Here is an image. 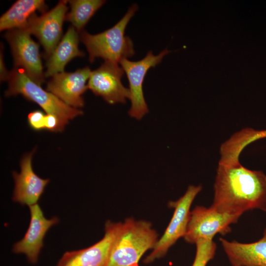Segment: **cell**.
Returning a JSON list of instances; mask_svg holds the SVG:
<instances>
[{
    "label": "cell",
    "instance_id": "1",
    "mask_svg": "<svg viewBox=\"0 0 266 266\" xmlns=\"http://www.w3.org/2000/svg\"><path fill=\"white\" fill-rule=\"evenodd\" d=\"M212 207L223 213L241 215L259 209L266 212V175L240 163L218 165Z\"/></svg>",
    "mask_w": 266,
    "mask_h": 266
},
{
    "label": "cell",
    "instance_id": "2",
    "mask_svg": "<svg viewBox=\"0 0 266 266\" xmlns=\"http://www.w3.org/2000/svg\"><path fill=\"white\" fill-rule=\"evenodd\" d=\"M151 223L129 218L122 223L115 238L106 266H129L138 263L158 240Z\"/></svg>",
    "mask_w": 266,
    "mask_h": 266
},
{
    "label": "cell",
    "instance_id": "3",
    "mask_svg": "<svg viewBox=\"0 0 266 266\" xmlns=\"http://www.w3.org/2000/svg\"><path fill=\"white\" fill-rule=\"evenodd\" d=\"M137 8L133 4L120 21L102 33L91 34L85 31L80 32V40L86 48L90 62L100 58L104 61L119 64L122 60L134 55L133 42L125 32Z\"/></svg>",
    "mask_w": 266,
    "mask_h": 266
},
{
    "label": "cell",
    "instance_id": "4",
    "mask_svg": "<svg viewBox=\"0 0 266 266\" xmlns=\"http://www.w3.org/2000/svg\"><path fill=\"white\" fill-rule=\"evenodd\" d=\"M8 81L6 96L21 94L37 104L47 114L58 117L65 126L69 120L83 114L82 110L66 104L51 93L43 89L21 68L14 67L10 72Z\"/></svg>",
    "mask_w": 266,
    "mask_h": 266
},
{
    "label": "cell",
    "instance_id": "5",
    "mask_svg": "<svg viewBox=\"0 0 266 266\" xmlns=\"http://www.w3.org/2000/svg\"><path fill=\"white\" fill-rule=\"evenodd\" d=\"M201 189V185H190L180 199L168 202L169 207L174 209L173 216L164 234L145 258V264H150L163 257L178 239L184 237L189 220L191 206Z\"/></svg>",
    "mask_w": 266,
    "mask_h": 266
},
{
    "label": "cell",
    "instance_id": "6",
    "mask_svg": "<svg viewBox=\"0 0 266 266\" xmlns=\"http://www.w3.org/2000/svg\"><path fill=\"white\" fill-rule=\"evenodd\" d=\"M239 215L219 212L212 207L197 206L190 212L187 230L183 238L195 244L201 239L213 240L217 233L226 234L231 231L230 225L237 222Z\"/></svg>",
    "mask_w": 266,
    "mask_h": 266
},
{
    "label": "cell",
    "instance_id": "7",
    "mask_svg": "<svg viewBox=\"0 0 266 266\" xmlns=\"http://www.w3.org/2000/svg\"><path fill=\"white\" fill-rule=\"evenodd\" d=\"M4 36L9 44L15 67L23 69L31 80L41 85L45 77L38 44L23 28L7 30Z\"/></svg>",
    "mask_w": 266,
    "mask_h": 266
},
{
    "label": "cell",
    "instance_id": "8",
    "mask_svg": "<svg viewBox=\"0 0 266 266\" xmlns=\"http://www.w3.org/2000/svg\"><path fill=\"white\" fill-rule=\"evenodd\" d=\"M170 52L166 49L158 55H154L150 51L139 61H131L124 59L119 63L129 83L131 106L129 114L131 117L140 120L148 112L142 87L145 76L150 68L155 67Z\"/></svg>",
    "mask_w": 266,
    "mask_h": 266
},
{
    "label": "cell",
    "instance_id": "9",
    "mask_svg": "<svg viewBox=\"0 0 266 266\" xmlns=\"http://www.w3.org/2000/svg\"><path fill=\"white\" fill-rule=\"evenodd\" d=\"M67 3L68 0H60L53 8L43 13L41 16L33 14L23 28L38 39L47 58L62 37L63 22L68 10Z\"/></svg>",
    "mask_w": 266,
    "mask_h": 266
},
{
    "label": "cell",
    "instance_id": "10",
    "mask_svg": "<svg viewBox=\"0 0 266 266\" xmlns=\"http://www.w3.org/2000/svg\"><path fill=\"white\" fill-rule=\"evenodd\" d=\"M124 73L118 64L104 61L99 67L91 71L88 88L109 104L125 103L130 99L131 94L129 89L122 83Z\"/></svg>",
    "mask_w": 266,
    "mask_h": 266
},
{
    "label": "cell",
    "instance_id": "11",
    "mask_svg": "<svg viewBox=\"0 0 266 266\" xmlns=\"http://www.w3.org/2000/svg\"><path fill=\"white\" fill-rule=\"evenodd\" d=\"M121 222L107 221L103 237L84 249L64 253L56 266H106Z\"/></svg>",
    "mask_w": 266,
    "mask_h": 266
},
{
    "label": "cell",
    "instance_id": "12",
    "mask_svg": "<svg viewBox=\"0 0 266 266\" xmlns=\"http://www.w3.org/2000/svg\"><path fill=\"white\" fill-rule=\"evenodd\" d=\"M29 207L30 221L24 237L14 244L12 251L25 255L29 263L36 264L43 246L44 238L50 229L59 222L58 217L46 218L38 203Z\"/></svg>",
    "mask_w": 266,
    "mask_h": 266
},
{
    "label": "cell",
    "instance_id": "13",
    "mask_svg": "<svg viewBox=\"0 0 266 266\" xmlns=\"http://www.w3.org/2000/svg\"><path fill=\"white\" fill-rule=\"evenodd\" d=\"M91 71L86 66L72 72L56 74L48 82L46 90L71 107H82L84 105L82 95L88 89L87 82Z\"/></svg>",
    "mask_w": 266,
    "mask_h": 266
},
{
    "label": "cell",
    "instance_id": "14",
    "mask_svg": "<svg viewBox=\"0 0 266 266\" xmlns=\"http://www.w3.org/2000/svg\"><path fill=\"white\" fill-rule=\"evenodd\" d=\"M35 150L26 154L20 162V171H13L14 188L12 200L22 205L30 207L38 203L44 189L50 182L43 179L34 172L32 164Z\"/></svg>",
    "mask_w": 266,
    "mask_h": 266
},
{
    "label": "cell",
    "instance_id": "15",
    "mask_svg": "<svg viewBox=\"0 0 266 266\" xmlns=\"http://www.w3.org/2000/svg\"><path fill=\"white\" fill-rule=\"evenodd\" d=\"M219 240L233 266H266V228L263 237L254 242L229 241L222 237Z\"/></svg>",
    "mask_w": 266,
    "mask_h": 266
},
{
    "label": "cell",
    "instance_id": "16",
    "mask_svg": "<svg viewBox=\"0 0 266 266\" xmlns=\"http://www.w3.org/2000/svg\"><path fill=\"white\" fill-rule=\"evenodd\" d=\"M79 33L70 26L52 54L47 58L45 77H52L64 72L66 65L77 57H83L85 54L78 47Z\"/></svg>",
    "mask_w": 266,
    "mask_h": 266
},
{
    "label": "cell",
    "instance_id": "17",
    "mask_svg": "<svg viewBox=\"0 0 266 266\" xmlns=\"http://www.w3.org/2000/svg\"><path fill=\"white\" fill-rule=\"evenodd\" d=\"M47 6L43 0H18L0 18V31L22 29L36 11L44 13Z\"/></svg>",
    "mask_w": 266,
    "mask_h": 266
},
{
    "label": "cell",
    "instance_id": "18",
    "mask_svg": "<svg viewBox=\"0 0 266 266\" xmlns=\"http://www.w3.org/2000/svg\"><path fill=\"white\" fill-rule=\"evenodd\" d=\"M105 2L102 0H68L70 10L66 13L65 20L71 23L76 30L80 33Z\"/></svg>",
    "mask_w": 266,
    "mask_h": 266
},
{
    "label": "cell",
    "instance_id": "19",
    "mask_svg": "<svg viewBox=\"0 0 266 266\" xmlns=\"http://www.w3.org/2000/svg\"><path fill=\"white\" fill-rule=\"evenodd\" d=\"M196 252L192 266H206L212 260L216 250V245L213 240L201 239L196 243Z\"/></svg>",
    "mask_w": 266,
    "mask_h": 266
},
{
    "label": "cell",
    "instance_id": "20",
    "mask_svg": "<svg viewBox=\"0 0 266 266\" xmlns=\"http://www.w3.org/2000/svg\"><path fill=\"white\" fill-rule=\"evenodd\" d=\"M45 116V114L39 110L29 113L28 122L31 128L37 131L44 130Z\"/></svg>",
    "mask_w": 266,
    "mask_h": 266
},
{
    "label": "cell",
    "instance_id": "21",
    "mask_svg": "<svg viewBox=\"0 0 266 266\" xmlns=\"http://www.w3.org/2000/svg\"><path fill=\"white\" fill-rule=\"evenodd\" d=\"M65 125L60 119L51 114H46L45 116L44 130L51 132H62Z\"/></svg>",
    "mask_w": 266,
    "mask_h": 266
},
{
    "label": "cell",
    "instance_id": "22",
    "mask_svg": "<svg viewBox=\"0 0 266 266\" xmlns=\"http://www.w3.org/2000/svg\"><path fill=\"white\" fill-rule=\"evenodd\" d=\"M246 137L250 144L258 139L266 137V130H256L248 128L246 132Z\"/></svg>",
    "mask_w": 266,
    "mask_h": 266
},
{
    "label": "cell",
    "instance_id": "23",
    "mask_svg": "<svg viewBox=\"0 0 266 266\" xmlns=\"http://www.w3.org/2000/svg\"><path fill=\"white\" fill-rule=\"evenodd\" d=\"M3 54L0 50V78L2 81H8L10 76V72L6 68L3 62Z\"/></svg>",
    "mask_w": 266,
    "mask_h": 266
},
{
    "label": "cell",
    "instance_id": "24",
    "mask_svg": "<svg viewBox=\"0 0 266 266\" xmlns=\"http://www.w3.org/2000/svg\"><path fill=\"white\" fill-rule=\"evenodd\" d=\"M138 266V263H136V264H134L130 265V266Z\"/></svg>",
    "mask_w": 266,
    "mask_h": 266
}]
</instances>
